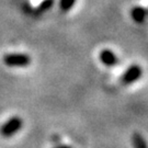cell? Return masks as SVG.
<instances>
[{"mask_svg":"<svg viewBox=\"0 0 148 148\" xmlns=\"http://www.w3.org/2000/svg\"><path fill=\"white\" fill-rule=\"evenodd\" d=\"M98 58L100 60V63L106 66L108 68H112V67H115L120 59H119V56H117L114 51H112L110 48H102L100 52H99V55H98Z\"/></svg>","mask_w":148,"mask_h":148,"instance_id":"4","label":"cell"},{"mask_svg":"<svg viewBox=\"0 0 148 148\" xmlns=\"http://www.w3.org/2000/svg\"><path fill=\"white\" fill-rule=\"evenodd\" d=\"M55 148H73V147H70L69 145H59V146H56Z\"/></svg>","mask_w":148,"mask_h":148,"instance_id":"9","label":"cell"},{"mask_svg":"<svg viewBox=\"0 0 148 148\" xmlns=\"http://www.w3.org/2000/svg\"><path fill=\"white\" fill-rule=\"evenodd\" d=\"M144 75V69L139 64H132L127 67L122 76L120 77V85L127 87L131 86L135 82H137L138 80L142 79Z\"/></svg>","mask_w":148,"mask_h":148,"instance_id":"1","label":"cell"},{"mask_svg":"<svg viewBox=\"0 0 148 148\" xmlns=\"http://www.w3.org/2000/svg\"><path fill=\"white\" fill-rule=\"evenodd\" d=\"M132 140L134 148H148L147 142L140 133H134Z\"/></svg>","mask_w":148,"mask_h":148,"instance_id":"6","label":"cell"},{"mask_svg":"<svg viewBox=\"0 0 148 148\" xmlns=\"http://www.w3.org/2000/svg\"><path fill=\"white\" fill-rule=\"evenodd\" d=\"M131 18L136 24H144L148 18V11L142 5H135L131 10Z\"/></svg>","mask_w":148,"mask_h":148,"instance_id":"5","label":"cell"},{"mask_svg":"<svg viewBox=\"0 0 148 148\" xmlns=\"http://www.w3.org/2000/svg\"><path fill=\"white\" fill-rule=\"evenodd\" d=\"M3 63L8 67H27L31 64V57L23 53L5 54L3 56Z\"/></svg>","mask_w":148,"mask_h":148,"instance_id":"2","label":"cell"},{"mask_svg":"<svg viewBox=\"0 0 148 148\" xmlns=\"http://www.w3.org/2000/svg\"><path fill=\"white\" fill-rule=\"evenodd\" d=\"M54 5V0H44L41 2V5H38L37 11L38 12H44V11H47L48 9H51Z\"/></svg>","mask_w":148,"mask_h":148,"instance_id":"8","label":"cell"},{"mask_svg":"<svg viewBox=\"0 0 148 148\" xmlns=\"http://www.w3.org/2000/svg\"><path fill=\"white\" fill-rule=\"evenodd\" d=\"M76 0H59V8L63 12H68L75 7Z\"/></svg>","mask_w":148,"mask_h":148,"instance_id":"7","label":"cell"},{"mask_svg":"<svg viewBox=\"0 0 148 148\" xmlns=\"http://www.w3.org/2000/svg\"><path fill=\"white\" fill-rule=\"evenodd\" d=\"M23 122L20 116H12L0 127V134L3 137H11L22 128Z\"/></svg>","mask_w":148,"mask_h":148,"instance_id":"3","label":"cell"}]
</instances>
